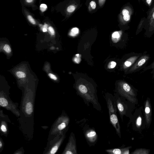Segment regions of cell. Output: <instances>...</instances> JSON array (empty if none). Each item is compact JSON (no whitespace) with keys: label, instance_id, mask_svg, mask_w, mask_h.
Instances as JSON below:
<instances>
[{"label":"cell","instance_id":"obj_32","mask_svg":"<svg viewBox=\"0 0 154 154\" xmlns=\"http://www.w3.org/2000/svg\"><path fill=\"white\" fill-rule=\"evenodd\" d=\"M34 0H25L26 2L27 3H31Z\"/></svg>","mask_w":154,"mask_h":154},{"label":"cell","instance_id":"obj_2","mask_svg":"<svg viewBox=\"0 0 154 154\" xmlns=\"http://www.w3.org/2000/svg\"><path fill=\"white\" fill-rule=\"evenodd\" d=\"M146 13L147 17L143 28L145 30V35L150 38L154 34V2Z\"/></svg>","mask_w":154,"mask_h":154},{"label":"cell","instance_id":"obj_23","mask_svg":"<svg viewBox=\"0 0 154 154\" xmlns=\"http://www.w3.org/2000/svg\"><path fill=\"white\" fill-rule=\"evenodd\" d=\"M4 50L7 53H10L11 51L10 46L8 44H6L5 45L3 48Z\"/></svg>","mask_w":154,"mask_h":154},{"label":"cell","instance_id":"obj_15","mask_svg":"<svg viewBox=\"0 0 154 154\" xmlns=\"http://www.w3.org/2000/svg\"><path fill=\"white\" fill-rule=\"evenodd\" d=\"M116 105L117 108L119 111L120 114H122V112H123L124 110V108L123 105L120 102L119 99H118L116 101Z\"/></svg>","mask_w":154,"mask_h":154},{"label":"cell","instance_id":"obj_1","mask_svg":"<svg viewBox=\"0 0 154 154\" xmlns=\"http://www.w3.org/2000/svg\"><path fill=\"white\" fill-rule=\"evenodd\" d=\"M106 100L107 107L109 110L110 122L115 129L117 134L120 135V128L117 116L116 102L114 97H106Z\"/></svg>","mask_w":154,"mask_h":154},{"label":"cell","instance_id":"obj_24","mask_svg":"<svg viewBox=\"0 0 154 154\" xmlns=\"http://www.w3.org/2000/svg\"><path fill=\"white\" fill-rule=\"evenodd\" d=\"M112 36L113 38L118 39L120 37V35L118 32H115L112 34Z\"/></svg>","mask_w":154,"mask_h":154},{"label":"cell","instance_id":"obj_16","mask_svg":"<svg viewBox=\"0 0 154 154\" xmlns=\"http://www.w3.org/2000/svg\"><path fill=\"white\" fill-rule=\"evenodd\" d=\"M1 130L4 134H6L7 132V125L3 121H2L1 122Z\"/></svg>","mask_w":154,"mask_h":154},{"label":"cell","instance_id":"obj_8","mask_svg":"<svg viewBox=\"0 0 154 154\" xmlns=\"http://www.w3.org/2000/svg\"><path fill=\"white\" fill-rule=\"evenodd\" d=\"M143 53H136L134 52L131 54V56L124 62L125 67V68H130L137 60L143 54Z\"/></svg>","mask_w":154,"mask_h":154},{"label":"cell","instance_id":"obj_34","mask_svg":"<svg viewBox=\"0 0 154 154\" xmlns=\"http://www.w3.org/2000/svg\"></svg>","mask_w":154,"mask_h":154},{"label":"cell","instance_id":"obj_13","mask_svg":"<svg viewBox=\"0 0 154 154\" xmlns=\"http://www.w3.org/2000/svg\"><path fill=\"white\" fill-rule=\"evenodd\" d=\"M119 148H115L106 149L105 151L110 154H124L126 150Z\"/></svg>","mask_w":154,"mask_h":154},{"label":"cell","instance_id":"obj_33","mask_svg":"<svg viewBox=\"0 0 154 154\" xmlns=\"http://www.w3.org/2000/svg\"><path fill=\"white\" fill-rule=\"evenodd\" d=\"M47 31V29L46 28H44L43 29V32H46Z\"/></svg>","mask_w":154,"mask_h":154},{"label":"cell","instance_id":"obj_27","mask_svg":"<svg viewBox=\"0 0 154 154\" xmlns=\"http://www.w3.org/2000/svg\"><path fill=\"white\" fill-rule=\"evenodd\" d=\"M90 5L93 9H94L96 8V3L94 1H91L90 2Z\"/></svg>","mask_w":154,"mask_h":154},{"label":"cell","instance_id":"obj_11","mask_svg":"<svg viewBox=\"0 0 154 154\" xmlns=\"http://www.w3.org/2000/svg\"><path fill=\"white\" fill-rule=\"evenodd\" d=\"M146 17H143L141 18L137 27L136 35H137L144 28Z\"/></svg>","mask_w":154,"mask_h":154},{"label":"cell","instance_id":"obj_28","mask_svg":"<svg viewBox=\"0 0 154 154\" xmlns=\"http://www.w3.org/2000/svg\"><path fill=\"white\" fill-rule=\"evenodd\" d=\"M48 75L51 79L54 80H56L57 79L56 76L52 73H49L48 74Z\"/></svg>","mask_w":154,"mask_h":154},{"label":"cell","instance_id":"obj_10","mask_svg":"<svg viewBox=\"0 0 154 154\" xmlns=\"http://www.w3.org/2000/svg\"><path fill=\"white\" fill-rule=\"evenodd\" d=\"M119 92L121 94L125 95L126 93H131L132 89L130 85L127 83L123 82L120 85Z\"/></svg>","mask_w":154,"mask_h":154},{"label":"cell","instance_id":"obj_20","mask_svg":"<svg viewBox=\"0 0 154 154\" xmlns=\"http://www.w3.org/2000/svg\"><path fill=\"white\" fill-rule=\"evenodd\" d=\"M75 7L73 5H70L67 8V11L69 13H71L75 11Z\"/></svg>","mask_w":154,"mask_h":154},{"label":"cell","instance_id":"obj_3","mask_svg":"<svg viewBox=\"0 0 154 154\" xmlns=\"http://www.w3.org/2000/svg\"><path fill=\"white\" fill-rule=\"evenodd\" d=\"M69 119L67 116H61L54 124L51 134H55L66 132L69 123Z\"/></svg>","mask_w":154,"mask_h":154},{"label":"cell","instance_id":"obj_9","mask_svg":"<svg viewBox=\"0 0 154 154\" xmlns=\"http://www.w3.org/2000/svg\"><path fill=\"white\" fill-rule=\"evenodd\" d=\"M85 135L87 141L91 143H94L98 137L96 132L92 128H89L85 131Z\"/></svg>","mask_w":154,"mask_h":154},{"label":"cell","instance_id":"obj_4","mask_svg":"<svg viewBox=\"0 0 154 154\" xmlns=\"http://www.w3.org/2000/svg\"><path fill=\"white\" fill-rule=\"evenodd\" d=\"M150 58L149 54H147L146 52H144L129 69L128 73L135 72L143 69L147 64Z\"/></svg>","mask_w":154,"mask_h":154},{"label":"cell","instance_id":"obj_5","mask_svg":"<svg viewBox=\"0 0 154 154\" xmlns=\"http://www.w3.org/2000/svg\"><path fill=\"white\" fill-rule=\"evenodd\" d=\"M65 138V132L58 134L56 137L50 143V146L46 153L54 154L57 151Z\"/></svg>","mask_w":154,"mask_h":154},{"label":"cell","instance_id":"obj_18","mask_svg":"<svg viewBox=\"0 0 154 154\" xmlns=\"http://www.w3.org/2000/svg\"><path fill=\"white\" fill-rule=\"evenodd\" d=\"M141 1L149 8L154 2V0H141Z\"/></svg>","mask_w":154,"mask_h":154},{"label":"cell","instance_id":"obj_30","mask_svg":"<svg viewBox=\"0 0 154 154\" xmlns=\"http://www.w3.org/2000/svg\"><path fill=\"white\" fill-rule=\"evenodd\" d=\"M150 111V108L149 107H146L145 109V112L146 113H149Z\"/></svg>","mask_w":154,"mask_h":154},{"label":"cell","instance_id":"obj_25","mask_svg":"<svg viewBox=\"0 0 154 154\" xmlns=\"http://www.w3.org/2000/svg\"><path fill=\"white\" fill-rule=\"evenodd\" d=\"M48 29L49 32L51 35H54L55 34L54 30L51 26H49Z\"/></svg>","mask_w":154,"mask_h":154},{"label":"cell","instance_id":"obj_29","mask_svg":"<svg viewBox=\"0 0 154 154\" xmlns=\"http://www.w3.org/2000/svg\"><path fill=\"white\" fill-rule=\"evenodd\" d=\"M141 117H139L137 120V124L138 125H141Z\"/></svg>","mask_w":154,"mask_h":154},{"label":"cell","instance_id":"obj_21","mask_svg":"<svg viewBox=\"0 0 154 154\" xmlns=\"http://www.w3.org/2000/svg\"><path fill=\"white\" fill-rule=\"evenodd\" d=\"M47 8V5L44 4H41L40 6V11L42 12H44L45 11Z\"/></svg>","mask_w":154,"mask_h":154},{"label":"cell","instance_id":"obj_6","mask_svg":"<svg viewBox=\"0 0 154 154\" xmlns=\"http://www.w3.org/2000/svg\"><path fill=\"white\" fill-rule=\"evenodd\" d=\"M0 105L1 106L7 109L12 112L18 116H20V113L17 109V106L8 97L1 95L0 97Z\"/></svg>","mask_w":154,"mask_h":154},{"label":"cell","instance_id":"obj_17","mask_svg":"<svg viewBox=\"0 0 154 154\" xmlns=\"http://www.w3.org/2000/svg\"><path fill=\"white\" fill-rule=\"evenodd\" d=\"M79 32V29L76 28L75 27L72 28L70 32L69 33V35H70L74 36L76 35Z\"/></svg>","mask_w":154,"mask_h":154},{"label":"cell","instance_id":"obj_26","mask_svg":"<svg viewBox=\"0 0 154 154\" xmlns=\"http://www.w3.org/2000/svg\"><path fill=\"white\" fill-rule=\"evenodd\" d=\"M116 64V62L114 61H112L110 63H109L108 65V67L109 66H110L109 68H113L115 67Z\"/></svg>","mask_w":154,"mask_h":154},{"label":"cell","instance_id":"obj_14","mask_svg":"<svg viewBox=\"0 0 154 154\" xmlns=\"http://www.w3.org/2000/svg\"><path fill=\"white\" fill-rule=\"evenodd\" d=\"M150 69H152L150 73L152 75V78L154 79V61L149 65L144 67L143 69V71L145 72Z\"/></svg>","mask_w":154,"mask_h":154},{"label":"cell","instance_id":"obj_12","mask_svg":"<svg viewBox=\"0 0 154 154\" xmlns=\"http://www.w3.org/2000/svg\"><path fill=\"white\" fill-rule=\"evenodd\" d=\"M33 107L32 103L30 102L27 103L25 106V112L28 115H30L33 112Z\"/></svg>","mask_w":154,"mask_h":154},{"label":"cell","instance_id":"obj_7","mask_svg":"<svg viewBox=\"0 0 154 154\" xmlns=\"http://www.w3.org/2000/svg\"><path fill=\"white\" fill-rule=\"evenodd\" d=\"M62 154H77L76 139L72 132L70 134L68 142Z\"/></svg>","mask_w":154,"mask_h":154},{"label":"cell","instance_id":"obj_19","mask_svg":"<svg viewBox=\"0 0 154 154\" xmlns=\"http://www.w3.org/2000/svg\"><path fill=\"white\" fill-rule=\"evenodd\" d=\"M27 18L29 22L33 25L36 24V22L33 17L30 15H28L27 16Z\"/></svg>","mask_w":154,"mask_h":154},{"label":"cell","instance_id":"obj_31","mask_svg":"<svg viewBox=\"0 0 154 154\" xmlns=\"http://www.w3.org/2000/svg\"><path fill=\"white\" fill-rule=\"evenodd\" d=\"M3 142H2V140H0V149H2V146H3Z\"/></svg>","mask_w":154,"mask_h":154},{"label":"cell","instance_id":"obj_22","mask_svg":"<svg viewBox=\"0 0 154 154\" xmlns=\"http://www.w3.org/2000/svg\"><path fill=\"white\" fill-rule=\"evenodd\" d=\"M17 75L20 78H24L26 76L25 73L21 71L17 72Z\"/></svg>","mask_w":154,"mask_h":154}]
</instances>
